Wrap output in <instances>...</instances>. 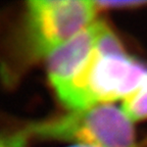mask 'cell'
Masks as SVG:
<instances>
[{
	"label": "cell",
	"mask_w": 147,
	"mask_h": 147,
	"mask_svg": "<svg viewBox=\"0 0 147 147\" xmlns=\"http://www.w3.org/2000/svg\"><path fill=\"white\" fill-rule=\"evenodd\" d=\"M147 69L126 52L94 50L81 71L56 92L71 110L125 100L142 85Z\"/></svg>",
	"instance_id": "6da1fadb"
},
{
	"label": "cell",
	"mask_w": 147,
	"mask_h": 147,
	"mask_svg": "<svg viewBox=\"0 0 147 147\" xmlns=\"http://www.w3.org/2000/svg\"><path fill=\"white\" fill-rule=\"evenodd\" d=\"M121 108L133 123L147 119V77L142 85L123 101Z\"/></svg>",
	"instance_id": "5b68a950"
},
{
	"label": "cell",
	"mask_w": 147,
	"mask_h": 147,
	"mask_svg": "<svg viewBox=\"0 0 147 147\" xmlns=\"http://www.w3.org/2000/svg\"><path fill=\"white\" fill-rule=\"evenodd\" d=\"M29 136L25 131L10 135H0V147H24Z\"/></svg>",
	"instance_id": "8992f818"
},
{
	"label": "cell",
	"mask_w": 147,
	"mask_h": 147,
	"mask_svg": "<svg viewBox=\"0 0 147 147\" xmlns=\"http://www.w3.org/2000/svg\"><path fill=\"white\" fill-rule=\"evenodd\" d=\"M106 24L96 21L47 56V73L55 91L76 76L97 47L99 37Z\"/></svg>",
	"instance_id": "277c9868"
},
{
	"label": "cell",
	"mask_w": 147,
	"mask_h": 147,
	"mask_svg": "<svg viewBox=\"0 0 147 147\" xmlns=\"http://www.w3.org/2000/svg\"><path fill=\"white\" fill-rule=\"evenodd\" d=\"M25 132L28 136L74 141L92 147H138L133 122L113 104L71 110L31 125Z\"/></svg>",
	"instance_id": "7a4b0ae2"
},
{
	"label": "cell",
	"mask_w": 147,
	"mask_h": 147,
	"mask_svg": "<svg viewBox=\"0 0 147 147\" xmlns=\"http://www.w3.org/2000/svg\"><path fill=\"white\" fill-rule=\"evenodd\" d=\"M99 6L89 0H32L27 3L26 37L35 56H48L96 21Z\"/></svg>",
	"instance_id": "3957f363"
},
{
	"label": "cell",
	"mask_w": 147,
	"mask_h": 147,
	"mask_svg": "<svg viewBox=\"0 0 147 147\" xmlns=\"http://www.w3.org/2000/svg\"><path fill=\"white\" fill-rule=\"evenodd\" d=\"M69 147H92V146H88V145L79 144V145H74V146H69Z\"/></svg>",
	"instance_id": "52a82bcc"
}]
</instances>
